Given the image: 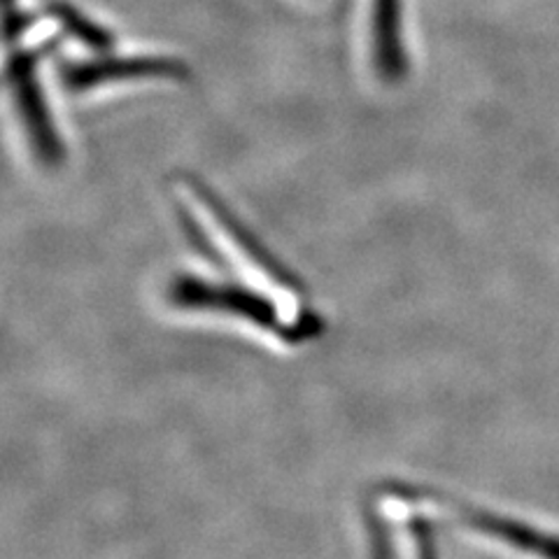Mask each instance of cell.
<instances>
[{"instance_id": "obj_2", "label": "cell", "mask_w": 559, "mask_h": 559, "mask_svg": "<svg viewBox=\"0 0 559 559\" xmlns=\"http://www.w3.org/2000/svg\"><path fill=\"white\" fill-rule=\"evenodd\" d=\"M8 82L35 156L47 166L63 162L66 147L45 100V92L38 78V59H35L33 51H22V55L12 57L8 68Z\"/></svg>"}, {"instance_id": "obj_3", "label": "cell", "mask_w": 559, "mask_h": 559, "mask_svg": "<svg viewBox=\"0 0 559 559\" xmlns=\"http://www.w3.org/2000/svg\"><path fill=\"white\" fill-rule=\"evenodd\" d=\"M384 559H431L429 499L411 489H382L376 497Z\"/></svg>"}, {"instance_id": "obj_5", "label": "cell", "mask_w": 559, "mask_h": 559, "mask_svg": "<svg viewBox=\"0 0 559 559\" xmlns=\"http://www.w3.org/2000/svg\"><path fill=\"white\" fill-rule=\"evenodd\" d=\"M185 182L191 187V191L199 197V201H203V205L210 210V215L215 217V222L222 226L224 234L231 238V242L242 252V257L250 261L254 269H259L264 275H269L271 280H275L277 285H283L287 289L301 292V285L296 283L294 275L280 264V261L261 245V240L245 226V222L238 219V215L229 207V203L222 201L219 194H215L205 182L197 180L194 175L185 178Z\"/></svg>"}, {"instance_id": "obj_1", "label": "cell", "mask_w": 559, "mask_h": 559, "mask_svg": "<svg viewBox=\"0 0 559 559\" xmlns=\"http://www.w3.org/2000/svg\"><path fill=\"white\" fill-rule=\"evenodd\" d=\"M170 301L185 310L224 312L248 322L275 338L301 343L318 329L314 314L301 304L280 301L277 296L240 280H203L197 275H182L170 287Z\"/></svg>"}, {"instance_id": "obj_7", "label": "cell", "mask_w": 559, "mask_h": 559, "mask_svg": "<svg viewBox=\"0 0 559 559\" xmlns=\"http://www.w3.org/2000/svg\"><path fill=\"white\" fill-rule=\"evenodd\" d=\"M404 0H373L371 5V55L382 82L406 80L408 59L404 47Z\"/></svg>"}, {"instance_id": "obj_8", "label": "cell", "mask_w": 559, "mask_h": 559, "mask_svg": "<svg viewBox=\"0 0 559 559\" xmlns=\"http://www.w3.org/2000/svg\"><path fill=\"white\" fill-rule=\"evenodd\" d=\"M51 14L57 16V22L63 26V31L68 35H73L75 40H80L82 45H86L90 49L108 51L115 45V35L108 28H103L100 24L92 22L90 16L82 14L73 5L57 3V5H51Z\"/></svg>"}, {"instance_id": "obj_4", "label": "cell", "mask_w": 559, "mask_h": 559, "mask_svg": "<svg viewBox=\"0 0 559 559\" xmlns=\"http://www.w3.org/2000/svg\"><path fill=\"white\" fill-rule=\"evenodd\" d=\"M189 78V68L178 59L166 57H100L94 61L66 63L61 68V80L68 92L82 94L103 84L135 82V80H175Z\"/></svg>"}, {"instance_id": "obj_6", "label": "cell", "mask_w": 559, "mask_h": 559, "mask_svg": "<svg viewBox=\"0 0 559 559\" xmlns=\"http://www.w3.org/2000/svg\"><path fill=\"white\" fill-rule=\"evenodd\" d=\"M462 520L471 532L530 559H559V534L524 520H513L489 511H464Z\"/></svg>"}]
</instances>
